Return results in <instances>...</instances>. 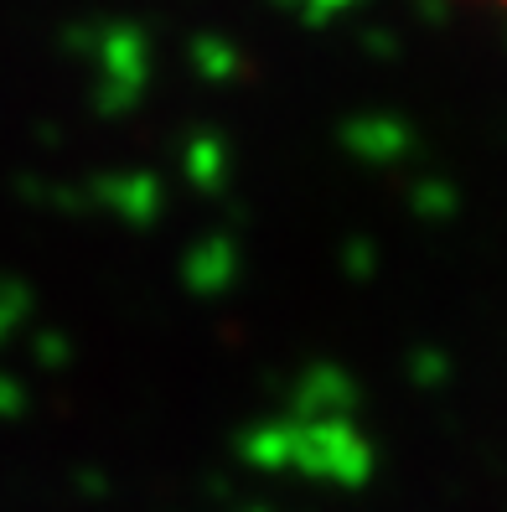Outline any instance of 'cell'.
I'll return each instance as SVG.
<instances>
[{"mask_svg": "<svg viewBox=\"0 0 507 512\" xmlns=\"http://www.w3.org/2000/svg\"><path fill=\"white\" fill-rule=\"evenodd\" d=\"M456 6H471V11H487V16L507 21V0H456Z\"/></svg>", "mask_w": 507, "mask_h": 512, "instance_id": "6da1fadb", "label": "cell"}]
</instances>
